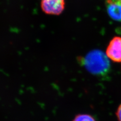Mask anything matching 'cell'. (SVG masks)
Here are the masks:
<instances>
[{"instance_id": "cell-1", "label": "cell", "mask_w": 121, "mask_h": 121, "mask_svg": "<svg viewBox=\"0 0 121 121\" xmlns=\"http://www.w3.org/2000/svg\"><path fill=\"white\" fill-rule=\"evenodd\" d=\"M81 60L86 70L94 75L104 76L110 69L109 58L106 54L99 50L89 52Z\"/></svg>"}, {"instance_id": "cell-2", "label": "cell", "mask_w": 121, "mask_h": 121, "mask_svg": "<svg viewBox=\"0 0 121 121\" xmlns=\"http://www.w3.org/2000/svg\"><path fill=\"white\" fill-rule=\"evenodd\" d=\"M65 0H41L40 8L45 14L59 15L65 9Z\"/></svg>"}, {"instance_id": "cell-3", "label": "cell", "mask_w": 121, "mask_h": 121, "mask_svg": "<svg viewBox=\"0 0 121 121\" xmlns=\"http://www.w3.org/2000/svg\"><path fill=\"white\" fill-rule=\"evenodd\" d=\"M106 55L109 60L121 63V37L116 36L109 42L106 50Z\"/></svg>"}, {"instance_id": "cell-4", "label": "cell", "mask_w": 121, "mask_h": 121, "mask_svg": "<svg viewBox=\"0 0 121 121\" xmlns=\"http://www.w3.org/2000/svg\"><path fill=\"white\" fill-rule=\"evenodd\" d=\"M108 12L113 20L121 21V4L107 3Z\"/></svg>"}, {"instance_id": "cell-5", "label": "cell", "mask_w": 121, "mask_h": 121, "mask_svg": "<svg viewBox=\"0 0 121 121\" xmlns=\"http://www.w3.org/2000/svg\"><path fill=\"white\" fill-rule=\"evenodd\" d=\"M73 121H96L93 117L87 114H79L76 116Z\"/></svg>"}, {"instance_id": "cell-6", "label": "cell", "mask_w": 121, "mask_h": 121, "mask_svg": "<svg viewBox=\"0 0 121 121\" xmlns=\"http://www.w3.org/2000/svg\"><path fill=\"white\" fill-rule=\"evenodd\" d=\"M116 115L117 118L118 119V121H121V104L120 105V106L118 108V109H117Z\"/></svg>"}, {"instance_id": "cell-7", "label": "cell", "mask_w": 121, "mask_h": 121, "mask_svg": "<svg viewBox=\"0 0 121 121\" xmlns=\"http://www.w3.org/2000/svg\"><path fill=\"white\" fill-rule=\"evenodd\" d=\"M107 3L121 4V0H107Z\"/></svg>"}]
</instances>
